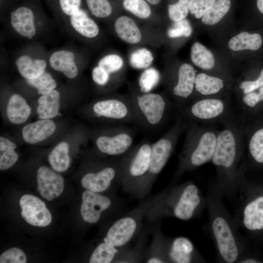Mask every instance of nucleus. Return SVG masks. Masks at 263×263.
<instances>
[{"mask_svg":"<svg viewBox=\"0 0 263 263\" xmlns=\"http://www.w3.org/2000/svg\"><path fill=\"white\" fill-rule=\"evenodd\" d=\"M188 122L176 177L211 160L216 147L219 131L215 125Z\"/></svg>","mask_w":263,"mask_h":263,"instance_id":"obj_1","label":"nucleus"},{"mask_svg":"<svg viewBox=\"0 0 263 263\" xmlns=\"http://www.w3.org/2000/svg\"><path fill=\"white\" fill-rule=\"evenodd\" d=\"M200 202L198 189L193 184H186L180 190L171 193L167 189L160 192L159 197L148 211L145 219L151 224L169 215L188 220L193 216Z\"/></svg>","mask_w":263,"mask_h":263,"instance_id":"obj_2","label":"nucleus"},{"mask_svg":"<svg viewBox=\"0 0 263 263\" xmlns=\"http://www.w3.org/2000/svg\"><path fill=\"white\" fill-rule=\"evenodd\" d=\"M219 131L216 147L212 159L221 174L229 176L235 172L236 167L244 144V123L238 115L224 123Z\"/></svg>","mask_w":263,"mask_h":263,"instance_id":"obj_3","label":"nucleus"},{"mask_svg":"<svg viewBox=\"0 0 263 263\" xmlns=\"http://www.w3.org/2000/svg\"><path fill=\"white\" fill-rule=\"evenodd\" d=\"M188 125L187 121L177 116L172 127L152 143L149 168L139 189L138 200L140 201L150 194L156 179L167 164Z\"/></svg>","mask_w":263,"mask_h":263,"instance_id":"obj_4","label":"nucleus"},{"mask_svg":"<svg viewBox=\"0 0 263 263\" xmlns=\"http://www.w3.org/2000/svg\"><path fill=\"white\" fill-rule=\"evenodd\" d=\"M159 195L160 192L148 195L133 209L116 218L107 229L103 241L117 247L130 246L142 231L146 215Z\"/></svg>","mask_w":263,"mask_h":263,"instance_id":"obj_5","label":"nucleus"},{"mask_svg":"<svg viewBox=\"0 0 263 263\" xmlns=\"http://www.w3.org/2000/svg\"><path fill=\"white\" fill-rule=\"evenodd\" d=\"M176 112L188 122L207 125H222L237 115L230 100L222 97L195 99Z\"/></svg>","mask_w":263,"mask_h":263,"instance_id":"obj_6","label":"nucleus"},{"mask_svg":"<svg viewBox=\"0 0 263 263\" xmlns=\"http://www.w3.org/2000/svg\"><path fill=\"white\" fill-rule=\"evenodd\" d=\"M131 101L136 120V125L148 130L162 125L170 112L176 108L172 101L163 94L148 92L131 94Z\"/></svg>","mask_w":263,"mask_h":263,"instance_id":"obj_7","label":"nucleus"},{"mask_svg":"<svg viewBox=\"0 0 263 263\" xmlns=\"http://www.w3.org/2000/svg\"><path fill=\"white\" fill-rule=\"evenodd\" d=\"M151 145L145 139L121 156V188L135 199L149 168Z\"/></svg>","mask_w":263,"mask_h":263,"instance_id":"obj_8","label":"nucleus"},{"mask_svg":"<svg viewBox=\"0 0 263 263\" xmlns=\"http://www.w3.org/2000/svg\"><path fill=\"white\" fill-rule=\"evenodd\" d=\"M126 209V202L119 197L110 196L89 190L82 193L80 213L83 221L88 224L98 223L106 213H112L120 217L124 214Z\"/></svg>","mask_w":263,"mask_h":263,"instance_id":"obj_9","label":"nucleus"},{"mask_svg":"<svg viewBox=\"0 0 263 263\" xmlns=\"http://www.w3.org/2000/svg\"><path fill=\"white\" fill-rule=\"evenodd\" d=\"M121 157L114 158L109 164L97 170L88 172L81 180L86 190L103 193L121 188Z\"/></svg>","mask_w":263,"mask_h":263,"instance_id":"obj_10","label":"nucleus"},{"mask_svg":"<svg viewBox=\"0 0 263 263\" xmlns=\"http://www.w3.org/2000/svg\"><path fill=\"white\" fill-rule=\"evenodd\" d=\"M106 132L99 134L95 139L96 148L100 152L116 157H121L133 146L135 132L130 127L119 124Z\"/></svg>","mask_w":263,"mask_h":263,"instance_id":"obj_11","label":"nucleus"},{"mask_svg":"<svg viewBox=\"0 0 263 263\" xmlns=\"http://www.w3.org/2000/svg\"><path fill=\"white\" fill-rule=\"evenodd\" d=\"M92 111L97 117H102L119 124H136L131 101L128 96H114L95 102Z\"/></svg>","mask_w":263,"mask_h":263,"instance_id":"obj_12","label":"nucleus"},{"mask_svg":"<svg viewBox=\"0 0 263 263\" xmlns=\"http://www.w3.org/2000/svg\"><path fill=\"white\" fill-rule=\"evenodd\" d=\"M196 75V71L190 64L183 63L178 68L174 81L169 87L176 110L192 101Z\"/></svg>","mask_w":263,"mask_h":263,"instance_id":"obj_13","label":"nucleus"},{"mask_svg":"<svg viewBox=\"0 0 263 263\" xmlns=\"http://www.w3.org/2000/svg\"><path fill=\"white\" fill-rule=\"evenodd\" d=\"M159 240L166 263H188L192 261L194 247L187 238L177 237L169 243L161 231Z\"/></svg>","mask_w":263,"mask_h":263,"instance_id":"obj_14","label":"nucleus"},{"mask_svg":"<svg viewBox=\"0 0 263 263\" xmlns=\"http://www.w3.org/2000/svg\"><path fill=\"white\" fill-rule=\"evenodd\" d=\"M21 215L31 225L39 227L48 225L52 221V215L45 203L38 198L30 194L21 197L19 201Z\"/></svg>","mask_w":263,"mask_h":263,"instance_id":"obj_15","label":"nucleus"},{"mask_svg":"<svg viewBox=\"0 0 263 263\" xmlns=\"http://www.w3.org/2000/svg\"><path fill=\"white\" fill-rule=\"evenodd\" d=\"M219 252L227 263H232L237 259L238 251L233 233L226 220L216 218L212 225Z\"/></svg>","mask_w":263,"mask_h":263,"instance_id":"obj_16","label":"nucleus"},{"mask_svg":"<svg viewBox=\"0 0 263 263\" xmlns=\"http://www.w3.org/2000/svg\"><path fill=\"white\" fill-rule=\"evenodd\" d=\"M38 190L48 201L60 196L64 189L62 177L46 166L40 167L37 171Z\"/></svg>","mask_w":263,"mask_h":263,"instance_id":"obj_17","label":"nucleus"},{"mask_svg":"<svg viewBox=\"0 0 263 263\" xmlns=\"http://www.w3.org/2000/svg\"><path fill=\"white\" fill-rule=\"evenodd\" d=\"M225 88V80L205 73L196 74L192 100L202 97H221Z\"/></svg>","mask_w":263,"mask_h":263,"instance_id":"obj_18","label":"nucleus"},{"mask_svg":"<svg viewBox=\"0 0 263 263\" xmlns=\"http://www.w3.org/2000/svg\"><path fill=\"white\" fill-rule=\"evenodd\" d=\"M56 128V125L53 121L40 120L25 125L22 130V137L26 142L36 144L53 134Z\"/></svg>","mask_w":263,"mask_h":263,"instance_id":"obj_19","label":"nucleus"},{"mask_svg":"<svg viewBox=\"0 0 263 263\" xmlns=\"http://www.w3.org/2000/svg\"><path fill=\"white\" fill-rule=\"evenodd\" d=\"M10 20L14 29L20 35L32 38L36 34L34 15L31 9L21 7L11 12Z\"/></svg>","mask_w":263,"mask_h":263,"instance_id":"obj_20","label":"nucleus"},{"mask_svg":"<svg viewBox=\"0 0 263 263\" xmlns=\"http://www.w3.org/2000/svg\"><path fill=\"white\" fill-rule=\"evenodd\" d=\"M74 59L75 56L72 52L60 50L52 54L49 61L53 69L62 72L68 78H73L78 74Z\"/></svg>","mask_w":263,"mask_h":263,"instance_id":"obj_21","label":"nucleus"},{"mask_svg":"<svg viewBox=\"0 0 263 263\" xmlns=\"http://www.w3.org/2000/svg\"><path fill=\"white\" fill-rule=\"evenodd\" d=\"M114 27L117 36L124 41L136 44L141 41V31L131 18L126 16L119 17L114 22Z\"/></svg>","mask_w":263,"mask_h":263,"instance_id":"obj_22","label":"nucleus"},{"mask_svg":"<svg viewBox=\"0 0 263 263\" xmlns=\"http://www.w3.org/2000/svg\"><path fill=\"white\" fill-rule=\"evenodd\" d=\"M243 223L251 230L263 229V196L248 204L244 211Z\"/></svg>","mask_w":263,"mask_h":263,"instance_id":"obj_23","label":"nucleus"},{"mask_svg":"<svg viewBox=\"0 0 263 263\" xmlns=\"http://www.w3.org/2000/svg\"><path fill=\"white\" fill-rule=\"evenodd\" d=\"M30 113V107L21 96L14 94L10 97L7 106L6 113L12 123H23L27 119Z\"/></svg>","mask_w":263,"mask_h":263,"instance_id":"obj_24","label":"nucleus"},{"mask_svg":"<svg viewBox=\"0 0 263 263\" xmlns=\"http://www.w3.org/2000/svg\"><path fill=\"white\" fill-rule=\"evenodd\" d=\"M20 74L26 79L36 78L44 73L47 63L43 59H32L28 56H22L16 61Z\"/></svg>","mask_w":263,"mask_h":263,"instance_id":"obj_25","label":"nucleus"},{"mask_svg":"<svg viewBox=\"0 0 263 263\" xmlns=\"http://www.w3.org/2000/svg\"><path fill=\"white\" fill-rule=\"evenodd\" d=\"M59 101L60 94L56 90L40 96L37 109L39 118L49 119L55 117L58 113Z\"/></svg>","mask_w":263,"mask_h":263,"instance_id":"obj_26","label":"nucleus"},{"mask_svg":"<svg viewBox=\"0 0 263 263\" xmlns=\"http://www.w3.org/2000/svg\"><path fill=\"white\" fill-rule=\"evenodd\" d=\"M262 43V38L260 34L242 32L232 37L228 41V46L234 51H256L261 47Z\"/></svg>","mask_w":263,"mask_h":263,"instance_id":"obj_27","label":"nucleus"},{"mask_svg":"<svg viewBox=\"0 0 263 263\" xmlns=\"http://www.w3.org/2000/svg\"><path fill=\"white\" fill-rule=\"evenodd\" d=\"M71 16L70 22L72 27L80 34L89 38L95 37L98 35V26L88 17L85 11L79 9Z\"/></svg>","mask_w":263,"mask_h":263,"instance_id":"obj_28","label":"nucleus"},{"mask_svg":"<svg viewBox=\"0 0 263 263\" xmlns=\"http://www.w3.org/2000/svg\"><path fill=\"white\" fill-rule=\"evenodd\" d=\"M190 58L194 65L205 71L212 70L215 66L213 53L199 42H195L192 45Z\"/></svg>","mask_w":263,"mask_h":263,"instance_id":"obj_29","label":"nucleus"},{"mask_svg":"<svg viewBox=\"0 0 263 263\" xmlns=\"http://www.w3.org/2000/svg\"><path fill=\"white\" fill-rule=\"evenodd\" d=\"M48 161L54 170L57 172L66 170L70 163L68 144L61 142L57 144L49 154Z\"/></svg>","mask_w":263,"mask_h":263,"instance_id":"obj_30","label":"nucleus"},{"mask_svg":"<svg viewBox=\"0 0 263 263\" xmlns=\"http://www.w3.org/2000/svg\"><path fill=\"white\" fill-rule=\"evenodd\" d=\"M16 145L8 139L0 137V169L6 170L17 161L18 155L14 150Z\"/></svg>","mask_w":263,"mask_h":263,"instance_id":"obj_31","label":"nucleus"},{"mask_svg":"<svg viewBox=\"0 0 263 263\" xmlns=\"http://www.w3.org/2000/svg\"><path fill=\"white\" fill-rule=\"evenodd\" d=\"M230 6V0H216L210 9L202 18V22L207 25L216 24L229 11Z\"/></svg>","mask_w":263,"mask_h":263,"instance_id":"obj_32","label":"nucleus"},{"mask_svg":"<svg viewBox=\"0 0 263 263\" xmlns=\"http://www.w3.org/2000/svg\"><path fill=\"white\" fill-rule=\"evenodd\" d=\"M258 92H252L238 97L236 106L240 115L246 113L248 110L253 109L263 101V86L260 87Z\"/></svg>","mask_w":263,"mask_h":263,"instance_id":"obj_33","label":"nucleus"},{"mask_svg":"<svg viewBox=\"0 0 263 263\" xmlns=\"http://www.w3.org/2000/svg\"><path fill=\"white\" fill-rule=\"evenodd\" d=\"M248 148L249 153L255 161L263 163V127L260 128L248 138Z\"/></svg>","mask_w":263,"mask_h":263,"instance_id":"obj_34","label":"nucleus"},{"mask_svg":"<svg viewBox=\"0 0 263 263\" xmlns=\"http://www.w3.org/2000/svg\"><path fill=\"white\" fill-rule=\"evenodd\" d=\"M27 83L37 89L39 94L45 95L53 90L56 86V81L48 73H43L39 76L31 79H26Z\"/></svg>","mask_w":263,"mask_h":263,"instance_id":"obj_35","label":"nucleus"},{"mask_svg":"<svg viewBox=\"0 0 263 263\" xmlns=\"http://www.w3.org/2000/svg\"><path fill=\"white\" fill-rule=\"evenodd\" d=\"M160 79L159 71L154 68H148L141 75L139 79V90L148 93L158 84Z\"/></svg>","mask_w":263,"mask_h":263,"instance_id":"obj_36","label":"nucleus"},{"mask_svg":"<svg viewBox=\"0 0 263 263\" xmlns=\"http://www.w3.org/2000/svg\"><path fill=\"white\" fill-rule=\"evenodd\" d=\"M153 60L151 52L142 48L132 52L130 57L131 65L135 69H143L149 68Z\"/></svg>","mask_w":263,"mask_h":263,"instance_id":"obj_37","label":"nucleus"},{"mask_svg":"<svg viewBox=\"0 0 263 263\" xmlns=\"http://www.w3.org/2000/svg\"><path fill=\"white\" fill-rule=\"evenodd\" d=\"M123 6L126 10L141 19L149 18L151 14L150 6L145 0H124Z\"/></svg>","mask_w":263,"mask_h":263,"instance_id":"obj_38","label":"nucleus"},{"mask_svg":"<svg viewBox=\"0 0 263 263\" xmlns=\"http://www.w3.org/2000/svg\"><path fill=\"white\" fill-rule=\"evenodd\" d=\"M124 61L122 57L116 54H110L102 58L98 62V66L109 74H114L122 68Z\"/></svg>","mask_w":263,"mask_h":263,"instance_id":"obj_39","label":"nucleus"},{"mask_svg":"<svg viewBox=\"0 0 263 263\" xmlns=\"http://www.w3.org/2000/svg\"><path fill=\"white\" fill-rule=\"evenodd\" d=\"M86 2L92 15L96 17H108L112 12V6L107 0H86Z\"/></svg>","mask_w":263,"mask_h":263,"instance_id":"obj_40","label":"nucleus"},{"mask_svg":"<svg viewBox=\"0 0 263 263\" xmlns=\"http://www.w3.org/2000/svg\"><path fill=\"white\" fill-rule=\"evenodd\" d=\"M189 1L179 0L176 3L169 4V16L172 21H178L186 18L189 12Z\"/></svg>","mask_w":263,"mask_h":263,"instance_id":"obj_41","label":"nucleus"},{"mask_svg":"<svg viewBox=\"0 0 263 263\" xmlns=\"http://www.w3.org/2000/svg\"><path fill=\"white\" fill-rule=\"evenodd\" d=\"M192 32V28L189 20L186 19L174 22L167 31L168 36L170 38L182 37H188Z\"/></svg>","mask_w":263,"mask_h":263,"instance_id":"obj_42","label":"nucleus"},{"mask_svg":"<svg viewBox=\"0 0 263 263\" xmlns=\"http://www.w3.org/2000/svg\"><path fill=\"white\" fill-rule=\"evenodd\" d=\"M216 0H189V11L196 19L202 18L210 9Z\"/></svg>","mask_w":263,"mask_h":263,"instance_id":"obj_43","label":"nucleus"},{"mask_svg":"<svg viewBox=\"0 0 263 263\" xmlns=\"http://www.w3.org/2000/svg\"><path fill=\"white\" fill-rule=\"evenodd\" d=\"M26 261L25 254L18 248L9 249L2 253L0 256V263H25Z\"/></svg>","mask_w":263,"mask_h":263,"instance_id":"obj_44","label":"nucleus"},{"mask_svg":"<svg viewBox=\"0 0 263 263\" xmlns=\"http://www.w3.org/2000/svg\"><path fill=\"white\" fill-rule=\"evenodd\" d=\"M263 86V69L261 70L258 78L254 80H244L241 81L238 88L239 93L238 97L249 93L254 92Z\"/></svg>","mask_w":263,"mask_h":263,"instance_id":"obj_45","label":"nucleus"},{"mask_svg":"<svg viewBox=\"0 0 263 263\" xmlns=\"http://www.w3.org/2000/svg\"><path fill=\"white\" fill-rule=\"evenodd\" d=\"M92 75L93 81L98 85L104 86L110 81V74L99 66L94 68Z\"/></svg>","mask_w":263,"mask_h":263,"instance_id":"obj_46","label":"nucleus"},{"mask_svg":"<svg viewBox=\"0 0 263 263\" xmlns=\"http://www.w3.org/2000/svg\"><path fill=\"white\" fill-rule=\"evenodd\" d=\"M59 2L62 11L72 16L79 9L81 0H59Z\"/></svg>","mask_w":263,"mask_h":263,"instance_id":"obj_47","label":"nucleus"},{"mask_svg":"<svg viewBox=\"0 0 263 263\" xmlns=\"http://www.w3.org/2000/svg\"><path fill=\"white\" fill-rule=\"evenodd\" d=\"M257 6L259 11L263 14V0H257Z\"/></svg>","mask_w":263,"mask_h":263,"instance_id":"obj_48","label":"nucleus"},{"mask_svg":"<svg viewBox=\"0 0 263 263\" xmlns=\"http://www.w3.org/2000/svg\"><path fill=\"white\" fill-rule=\"evenodd\" d=\"M242 263H259L257 262V261L253 260V259H246L243 262H242Z\"/></svg>","mask_w":263,"mask_h":263,"instance_id":"obj_49","label":"nucleus"},{"mask_svg":"<svg viewBox=\"0 0 263 263\" xmlns=\"http://www.w3.org/2000/svg\"><path fill=\"white\" fill-rule=\"evenodd\" d=\"M148 2L152 4L156 5L160 2L161 0H146Z\"/></svg>","mask_w":263,"mask_h":263,"instance_id":"obj_50","label":"nucleus"}]
</instances>
